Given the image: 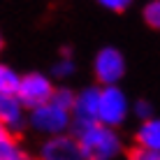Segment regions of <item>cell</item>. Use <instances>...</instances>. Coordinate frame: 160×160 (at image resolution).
<instances>
[{"mask_svg": "<svg viewBox=\"0 0 160 160\" xmlns=\"http://www.w3.org/2000/svg\"><path fill=\"white\" fill-rule=\"evenodd\" d=\"M77 137H79L77 144L81 148L84 160H109L118 151V137L107 125L93 123L88 128H84Z\"/></svg>", "mask_w": 160, "mask_h": 160, "instance_id": "obj_1", "label": "cell"}, {"mask_svg": "<svg viewBox=\"0 0 160 160\" xmlns=\"http://www.w3.org/2000/svg\"><path fill=\"white\" fill-rule=\"evenodd\" d=\"M16 100L19 104H26V107H42L51 100L53 88L49 84V79H44L42 74H28L26 79H19V86H16Z\"/></svg>", "mask_w": 160, "mask_h": 160, "instance_id": "obj_2", "label": "cell"}, {"mask_svg": "<svg viewBox=\"0 0 160 160\" xmlns=\"http://www.w3.org/2000/svg\"><path fill=\"white\" fill-rule=\"evenodd\" d=\"M125 116V98L118 88L107 86L98 95V121L104 125H118Z\"/></svg>", "mask_w": 160, "mask_h": 160, "instance_id": "obj_3", "label": "cell"}, {"mask_svg": "<svg viewBox=\"0 0 160 160\" xmlns=\"http://www.w3.org/2000/svg\"><path fill=\"white\" fill-rule=\"evenodd\" d=\"M98 95H100L98 88H88L74 100V112H77V121H74L77 130L74 132L77 135L84 128H88V125L98 123Z\"/></svg>", "mask_w": 160, "mask_h": 160, "instance_id": "obj_4", "label": "cell"}, {"mask_svg": "<svg viewBox=\"0 0 160 160\" xmlns=\"http://www.w3.org/2000/svg\"><path fill=\"white\" fill-rule=\"evenodd\" d=\"M123 58L116 49H102L98 53V60H95V74L102 84H114L116 79L123 77Z\"/></svg>", "mask_w": 160, "mask_h": 160, "instance_id": "obj_5", "label": "cell"}, {"mask_svg": "<svg viewBox=\"0 0 160 160\" xmlns=\"http://www.w3.org/2000/svg\"><path fill=\"white\" fill-rule=\"evenodd\" d=\"M42 160H84L74 137H53L42 148Z\"/></svg>", "mask_w": 160, "mask_h": 160, "instance_id": "obj_6", "label": "cell"}, {"mask_svg": "<svg viewBox=\"0 0 160 160\" xmlns=\"http://www.w3.org/2000/svg\"><path fill=\"white\" fill-rule=\"evenodd\" d=\"M32 123H35V128H40V130L58 132V130H63L65 125H68V112L56 107V104H51V102H47V104H42V107L35 109Z\"/></svg>", "mask_w": 160, "mask_h": 160, "instance_id": "obj_7", "label": "cell"}, {"mask_svg": "<svg viewBox=\"0 0 160 160\" xmlns=\"http://www.w3.org/2000/svg\"><path fill=\"white\" fill-rule=\"evenodd\" d=\"M0 123L19 125L21 123V104L16 95H0Z\"/></svg>", "mask_w": 160, "mask_h": 160, "instance_id": "obj_8", "label": "cell"}, {"mask_svg": "<svg viewBox=\"0 0 160 160\" xmlns=\"http://www.w3.org/2000/svg\"><path fill=\"white\" fill-rule=\"evenodd\" d=\"M137 139H139V146L160 153V121H146L142 125Z\"/></svg>", "mask_w": 160, "mask_h": 160, "instance_id": "obj_9", "label": "cell"}, {"mask_svg": "<svg viewBox=\"0 0 160 160\" xmlns=\"http://www.w3.org/2000/svg\"><path fill=\"white\" fill-rule=\"evenodd\" d=\"M0 160H26V156L16 148L12 135H0Z\"/></svg>", "mask_w": 160, "mask_h": 160, "instance_id": "obj_10", "label": "cell"}, {"mask_svg": "<svg viewBox=\"0 0 160 160\" xmlns=\"http://www.w3.org/2000/svg\"><path fill=\"white\" fill-rule=\"evenodd\" d=\"M16 86H19V77L9 68L0 65V95H14Z\"/></svg>", "mask_w": 160, "mask_h": 160, "instance_id": "obj_11", "label": "cell"}, {"mask_svg": "<svg viewBox=\"0 0 160 160\" xmlns=\"http://www.w3.org/2000/svg\"><path fill=\"white\" fill-rule=\"evenodd\" d=\"M125 158L128 160H160V153L148 151V148H144V146H132V148H128Z\"/></svg>", "mask_w": 160, "mask_h": 160, "instance_id": "obj_12", "label": "cell"}, {"mask_svg": "<svg viewBox=\"0 0 160 160\" xmlns=\"http://www.w3.org/2000/svg\"><path fill=\"white\" fill-rule=\"evenodd\" d=\"M49 102L68 112V109L74 104V98H72V93H70V91H53V95H51V100H49Z\"/></svg>", "mask_w": 160, "mask_h": 160, "instance_id": "obj_13", "label": "cell"}, {"mask_svg": "<svg viewBox=\"0 0 160 160\" xmlns=\"http://www.w3.org/2000/svg\"><path fill=\"white\" fill-rule=\"evenodd\" d=\"M144 16H146V23L153 26V28H160V0L151 2L148 7L144 9Z\"/></svg>", "mask_w": 160, "mask_h": 160, "instance_id": "obj_14", "label": "cell"}, {"mask_svg": "<svg viewBox=\"0 0 160 160\" xmlns=\"http://www.w3.org/2000/svg\"><path fill=\"white\" fill-rule=\"evenodd\" d=\"M100 2L104 5V7H109V9H116V12H123L125 7L132 2V0H100Z\"/></svg>", "mask_w": 160, "mask_h": 160, "instance_id": "obj_15", "label": "cell"}, {"mask_svg": "<svg viewBox=\"0 0 160 160\" xmlns=\"http://www.w3.org/2000/svg\"><path fill=\"white\" fill-rule=\"evenodd\" d=\"M137 114H139V116H151V107H148V104L146 102H139V104H137Z\"/></svg>", "mask_w": 160, "mask_h": 160, "instance_id": "obj_16", "label": "cell"}, {"mask_svg": "<svg viewBox=\"0 0 160 160\" xmlns=\"http://www.w3.org/2000/svg\"><path fill=\"white\" fill-rule=\"evenodd\" d=\"M70 70H72V65H70V63H65V65H58V68H56V72H70Z\"/></svg>", "mask_w": 160, "mask_h": 160, "instance_id": "obj_17", "label": "cell"}, {"mask_svg": "<svg viewBox=\"0 0 160 160\" xmlns=\"http://www.w3.org/2000/svg\"><path fill=\"white\" fill-rule=\"evenodd\" d=\"M0 135H7V130H5V125L0 123Z\"/></svg>", "mask_w": 160, "mask_h": 160, "instance_id": "obj_18", "label": "cell"}, {"mask_svg": "<svg viewBox=\"0 0 160 160\" xmlns=\"http://www.w3.org/2000/svg\"><path fill=\"white\" fill-rule=\"evenodd\" d=\"M0 47H2V42H0Z\"/></svg>", "mask_w": 160, "mask_h": 160, "instance_id": "obj_19", "label": "cell"}]
</instances>
